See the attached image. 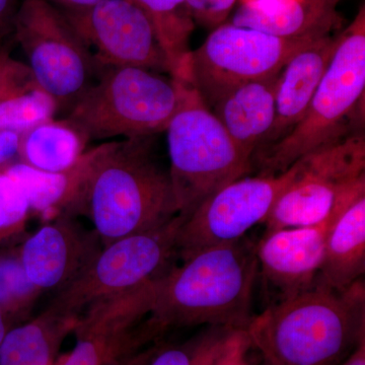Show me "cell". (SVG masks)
Masks as SVG:
<instances>
[{"mask_svg":"<svg viewBox=\"0 0 365 365\" xmlns=\"http://www.w3.org/2000/svg\"><path fill=\"white\" fill-rule=\"evenodd\" d=\"M246 332L269 365H340L365 340L364 282L339 292L318 280L253 317Z\"/></svg>","mask_w":365,"mask_h":365,"instance_id":"6da1fadb","label":"cell"},{"mask_svg":"<svg viewBox=\"0 0 365 365\" xmlns=\"http://www.w3.org/2000/svg\"><path fill=\"white\" fill-rule=\"evenodd\" d=\"M258 273L256 244L246 235L204 249L158 279L148 319L160 334L201 325L246 330Z\"/></svg>","mask_w":365,"mask_h":365,"instance_id":"7a4b0ae2","label":"cell"},{"mask_svg":"<svg viewBox=\"0 0 365 365\" xmlns=\"http://www.w3.org/2000/svg\"><path fill=\"white\" fill-rule=\"evenodd\" d=\"M21 134L18 132H0V170L19 160Z\"/></svg>","mask_w":365,"mask_h":365,"instance_id":"f546056e","label":"cell"},{"mask_svg":"<svg viewBox=\"0 0 365 365\" xmlns=\"http://www.w3.org/2000/svg\"><path fill=\"white\" fill-rule=\"evenodd\" d=\"M365 272V194L355 199L331 222L319 281L345 290Z\"/></svg>","mask_w":365,"mask_h":365,"instance_id":"44dd1931","label":"cell"},{"mask_svg":"<svg viewBox=\"0 0 365 365\" xmlns=\"http://www.w3.org/2000/svg\"><path fill=\"white\" fill-rule=\"evenodd\" d=\"M188 83L138 67H105L66 117L91 141L155 136L167 130Z\"/></svg>","mask_w":365,"mask_h":365,"instance_id":"5b68a950","label":"cell"},{"mask_svg":"<svg viewBox=\"0 0 365 365\" xmlns=\"http://www.w3.org/2000/svg\"><path fill=\"white\" fill-rule=\"evenodd\" d=\"M294 165V179L264 220L266 232L321 225L365 194L364 132L346 134Z\"/></svg>","mask_w":365,"mask_h":365,"instance_id":"52a82bcc","label":"cell"},{"mask_svg":"<svg viewBox=\"0 0 365 365\" xmlns=\"http://www.w3.org/2000/svg\"><path fill=\"white\" fill-rule=\"evenodd\" d=\"M185 217L128 235L103 247L85 272L55 294L49 306L81 317L88 307L140 289L172 268L177 237Z\"/></svg>","mask_w":365,"mask_h":365,"instance_id":"9c48e42d","label":"cell"},{"mask_svg":"<svg viewBox=\"0 0 365 365\" xmlns=\"http://www.w3.org/2000/svg\"><path fill=\"white\" fill-rule=\"evenodd\" d=\"M98 146L86 151L73 167L62 172H44L16 160L4 168L23 192L31 215H37L43 223L63 216H78L79 201L93 162Z\"/></svg>","mask_w":365,"mask_h":365,"instance_id":"e0dca14e","label":"cell"},{"mask_svg":"<svg viewBox=\"0 0 365 365\" xmlns=\"http://www.w3.org/2000/svg\"><path fill=\"white\" fill-rule=\"evenodd\" d=\"M31 211L23 192L0 170V248L16 246L26 239Z\"/></svg>","mask_w":365,"mask_h":365,"instance_id":"484cf974","label":"cell"},{"mask_svg":"<svg viewBox=\"0 0 365 365\" xmlns=\"http://www.w3.org/2000/svg\"><path fill=\"white\" fill-rule=\"evenodd\" d=\"M153 137L98 146L78 215L91 220L103 247L162 227L179 215L169 170L158 160Z\"/></svg>","mask_w":365,"mask_h":365,"instance_id":"3957f363","label":"cell"},{"mask_svg":"<svg viewBox=\"0 0 365 365\" xmlns=\"http://www.w3.org/2000/svg\"><path fill=\"white\" fill-rule=\"evenodd\" d=\"M253 349L246 330H230L207 365H255L250 359Z\"/></svg>","mask_w":365,"mask_h":365,"instance_id":"83f0119b","label":"cell"},{"mask_svg":"<svg viewBox=\"0 0 365 365\" xmlns=\"http://www.w3.org/2000/svg\"><path fill=\"white\" fill-rule=\"evenodd\" d=\"M259 365H269L268 364H266L265 361H263V360H262V364H259Z\"/></svg>","mask_w":365,"mask_h":365,"instance_id":"e575fe53","label":"cell"},{"mask_svg":"<svg viewBox=\"0 0 365 365\" xmlns=\"http://www.w3.org/2000/svg\"><path fill=\"white\" fill-rule=\"evenodd\" d=\"M150 19L172 78L189 81V39L194 29L186 0H131Z\"/></svg>","mask_w":365,"mask_h":365,"instance_id":"cb8c5ba5","label":"cell"},{"mask_svg":"<svg viewBox=\"0 0 365 365\" xmlns=\"http://www.w3.org/2000/svg\"><path fill=\"white\" fill-rule=\"evenodd\" d=\"M280 73L235 86L211 106L213 114L250 160L272 128Z\"/></svg>","mask_w":365,"mask_h":365,"instance_id":"ac0fdd59","label":"cell"},{"mask_svg":"<svg viewBox=\"0 0 365 365\" xmlns=\"http://www.w3.org/2000/svg\"><path fill=\"white\" fill-rule=\"evenodd\" d=\"M59 112L52 96L28 64L9 56L0 60V132L23 133Z\"/></svg>","mask_w":365,"mask_h":365,"instance_id":"ffe728a7","label":"cell"},{"mask_svg":"<svg viewBox=\"0 0 365 365\" xmlns=\"http://www.w3.org/2000/svg\"><path fill=\"white\" fill-rule=\"evenodd\" d=\"M14 0H0V41L13 29Z\"/></svg>","mask_w":365,"mask_h":365,"instance_id":"4dcf8cb0","label":"cell"},{"mask_svg":"<svg viewBox=\"0 0 365 365\" xmlns=\"http://www.w3.org/2000/svg\"><path fill=\"white\" fill-rule=\"evenodd\" d=\"M244 1H252V0H242V2Z\"/></svg>","mask_w":365,"mask_h":365,"instance_id":"d590c367","label":"cell"},{"mask_svg":"<svg viewBox=\"0 0 365 365\" xmlns=\"http://www.w3.org/2000/svg\"><path fill=\"white\" fill-rule=\"evenodd\" d=\"M61 11H79L96 6L103 0H46Z\"/></svg>","mask_w":365,"mask_h":365,"instance_id":"1f68e13d","label":"cell"},{"mask_svg":"<svg viewBox=\"0 0 365 365\" xmlns=\"http://www.w3.org/2000/svg\"><path fill=\"white\" fill-rule=\"evenodd\" d=\"M339 38L338 34L335 37L325 35L312 41L283 67L276 91L275 119L260 153L287 135L306 114L337 49Z\"/></svg>","mask_w":365,"mask_h":365,"instance_id":"2e32d148","label":"cell"},{"mask_svg":"<svg viewBox=\"0 0 365 365\" xmlns=\"http://www.w3.org/2000/svg\"><path fill=\"white\" fill-rule=\"evenodd\" d=\"M13 30L34 76L59 112L68 114L104 68L63 13L46 0H23Z\"/></svg>","mask_w":365,"mask_h":365,"instance_id":"ba28073f","label":"cell"},{"mask_svg":"<svg viewBox=\"0 0 365 365\" xmlns=\"http://www.w3.org/2000/svg\"><path fill=\"white\" fill-rule=\"evenodd\" d=\"M335 217L314 227L266 232L256 244L258 270L277 290L280 300L316 284L325 257L327 234Z\"/></svg>","mask_w":365,"mask_h":365,"instance_id":"9a60e30c","label":"cell"},{"mask_svg":"<svg viewBox=\"0 0 365 365\" xmlns=\"http://www.w3.org/2000/svg\"><path fill=\"white\" fill-rule=\"evenodd\" d=\"M61 11L103 68L138 67L170 74L153 24L131 0H103L88 9Z\"/></svg>","mask_w":365,"mask_h":365,"instance_id":"4fadbf2b","label":"cell"},{"mask_svg":"<svg viewBox=\"0 0 365 365\" xmlns=\"http://www.w3.org/2000/svg\"><path fill=\"white\" fill-rule=\"evenodd\" d=\"M295 172L292 165L282 174L241 178L209 197L182 222L178 257L184 261L204 249L245 237L255 225L264 222Z\"/></svg>","mask_w":365,"mask_h":365,"instance_id":"8fae6325","label":"cell"},{"mask_svg":"<svg viewBox=\"0 0 365 365\" xmlns=\"http://www.w3.org/2000/svg\"><path fill=\"white\" fill-rule=\"evenodd\" d=\"M165 131L170 181L178 211L185 218L250 169L251 160L240 150L190 81Z\"/></svg>","mask_w":365,"mask_h":365,"instance_id":"8992f818","label":"cell"},{"mask_svg":"<svg viewBox=\"0 0 365 365\" xmlns=\"http://www.w3.org/2000/svg\"><path fill=\"white\" fill-rule=\"evenodd\" d=\"M7 51H9V49H7L6 47H4V46L2 45V41H0V60H1L4 55L6 54Z\"/></svg>","mask_w":365,"mask_h":365,"instance_id":"836d02e7","label":"cell"},{"mask_svg":"<svg viewBox=\"0 0 365 365\" xmlns=\"http://www.w3.org/2000/svg\"><path fill=\"white\" fill-rule=\"evenodd\" d=\"M148 362H150V361H148ZM148 362H146V364H140V365H148Z\"/></svg>","mask_w":365,"mask_h":365,"instance_id":"8d00e7d4","label":"cell"},{"mask_svg":"<svg viewBox=\"0 0 365 365\" xmlns=\"http://www.w3.org/2000/svg\"><path fill=\"white\" fill-rule=\"evenodd\" d=\"M194 23L213 29L222 25L237 0H186Z\"/></svg>","mask_w":365,"mask_h":365,"instance_id":"f1b7e54d","label":"cell"},{"mask_svg":"<svg viewBox=\"0 0 365 365\" xmlns=\"http://www.w3.org/2000/svg\"><path fill=\"white\" fill-rule=\"evenodd\" d=\"M79 317L48 306L36 318L7 332L0 346V365H55L62 343L74 332Z\"/></svg>","mask_w":365,"mask_h":365,"instance_id":"7402d4cb","label":"cell"},{"mask_svg":"<svg viewBox=\"0 0 365 365\" xmlns=\"http://www.w3.org/2000/svg\"><path fill=\"white\" fill-rule=\"evenodd\" d=\"M90 141L76 122L52 118L21 134L19 160L44 172H62L81 160Z\"/></svg>","mask_w":365,"mask_h":365,"instance_id":"603a6c76","label":"cell"},{"mask_svg":"<svg viewBox=\"0 0 365 365\" xmlns=\"http://www.w3.org/2000/svg\"><path fill=\"white\" fill-rule=\"evenodd\" d=\"M103 249L96 230L71 216L43 223L20 244L26 277L42 294H55L78 279Z\"/></svg>","mask_w":365,"mask_h":365,"instance_id":"5bb4252c","label":"cell"},{"mask_svg":"<svg viewBox=\"0 0 365 365\" xmlns=\"http://www.w3.org/2000/svg\"><path fill=\"white\" fill-rule=\"evenodd\" d=\"M339 36L306 114L282 139L261 151L263 176L282 174L300 158L351 133L349 122L355 121L364 100V6Z\"/></svg>","mask_w":365,"mask_h":365,"instance_id":"277c9868","label":"cell"},{"mask_svg":"<svg viewBox=\"0 0 365 365\" xmlns=\"http://www.w3.org/2000/svg\"><path fill=\"white\" fill-rule=\"evenodd\" d=\"M42 294L26 277L20 244L0 248V307L11 325L14 327L29 319Z\"/></svg>","mask_w":365,"mask_h":365,"instance_id":"d4e9b609","label":"cell"},{"mask_svg":"<svg viewBox=\"0 0 365 365\" xmlns=\"http://www.w3.org/2000/svg\"><path fill=\"white\" fill-rule=\"evenodd\" d=\"M230 330L209 327L206 332L182 344L158 347L148 365H207Z\"/></svg>","mask_w":365,"mask_h":365,"instance_id":"4316f807","label":"cell"},{"mask_svg":"<svg viewBox=\"0 0 365 365\" xmlns=\"http://www.w3.org/2000/svg\"><path fill=\"white\" fill-rule=\"evenodd\" d=\"M316 39L277 37L247 26L222 24L200 47L190 52V83L210 108L235 86L282 71L295 53Z\"/></svg>","mask_w":365,"mask_h":365,"instance_id":"30bf717a","label":"cell"},{"mask_svg":"<svg viewBox=\"0 0 365 365\" xmlns=\"http://www.w3.org/2000/svg\"><path fill=\"white\" fill-rule=\"evenodd\" d=\"M13 326L9 323V319L6 318V314L2 311L0 307V346L4 342V338H6L7 332H9Z\"/></svg>","mask_w":365,"mask_h":365,"instance_id":"d6a6232c","label":"cell"},{"mask_svg":"<svg viewBox=\"0 0 365 365\" xmlns=\"http://www.w3.org/2000/svg\"><path fill=\"white\" fill-rule=\"evenodd\" d=\"M341 0H252L242 2L232 24L282 38L329 35Z\"/></svg>","mask_w":365,"mask_h":365,"instance_id":"d6986e66","label":"cell"},{"mask_svg":"<svg viewBox=\"0 0 365 365\" xmlns=\"http://www.w3.org/2000/svg\"><path fill=\"white\" fill-rule=\"evenodd\" d=\"M157 281L88 307L74 329L76 346L55 365H111L157 340L148 321Z\"/></svg>","mask_w":365,"mask_h":365,"instance_id":"7c38bea8","label":"cell"}]
</instances>
